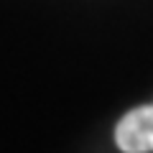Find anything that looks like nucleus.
<instances>
[{
	"label": "nucleus",
	"mask_w": 153,
	"mask_h": 153,
	"mask_svg": "<svg viewBox=\"0 0 153 153\" xmlns=\"http://www.w3.org/2000/svg\"><path fill=\"white\" fill-rule=\"evenodd\" d=\"M115 143L123 153H153V105L130 110L115 128Z\"/></svg>",
	"instance_id": "1"
}]
</instances>
